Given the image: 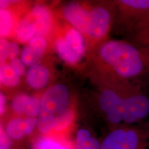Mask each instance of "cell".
<instances>
[{"instance_id": "cell-1", "label": "cell", "mask_w": 149, "mask_h": 149, "mask_svg": "<svg viewBox=\"0 0 149 149\" xmlns=\"http://www.w3.org/2000/svg\"><path fill=\"white\" fill-rule=\"evenodd\" d=\"M100 55L123 78L139 75L146 65L142 52L127 42L111 41L106 43L100 49Z\"/></svg>"}, {"instance_id": "cell-2", "label": "cell", "mask_w": 149, "mask_h": 149, "mask_svg": "<svg viewBox=\"0 0 149 149\" xmlns=\"http://www.w3.org/2000/svg\"><path fill=\"white\" fill-rule=\"evenodd\" d=\"M69 102L68 89L63 84L51 86L43 95L37 127L40 132L47 133L55 128L56 117L67 109Z\"/></svg>"}, {"instance_id": "cell-3", "label": "cell", "mask_w": 149, "mask_h": 149, "mask_svg": "<svg viewBox=\"0 0 149 149\" xmlns=\"http://www.w3.org/2000/svg\"><path fill=\"white\" fill-rule=\"evenodd\" d=\"M55 48L59 57L70 64L78 62L84 53V38L79 31L70 29L66 35L56 42Z\"/></svg>"}, {"instance_id": "cell-4", "label": "cell", "mask_w": 149, "mask_h": 149, "mask_svg": "<svg viewBox=\"0 0 149 149\" xmlns=\"http://www.w3.org/2000/svg\"><path fill=\"white\" fill-rule=\"evenodd\" d=\"M100 149H144L141 133L133 128H119L104 139Z\"/></svg>"}, {"instance_id": "cell-5", "label": "cell", "mask_w": 149, "mask_h": 149, "mask_svg": "<svg viewBox=\"0 0 149 149\" xmlns=\"http://www.w3.org/2000/svg\"><path fill=\"white\" fill-rule=\"evenodd\" d=\"M149 114V100L141 93H135L125 100L123 122L133 124L144 119Z\"/></svg>"}, {"instance_id": "cell-6", "label": "cell", "mask_w": 149, "mask_h": 149, "mask_svg": "<svg viewBox=\"0 0 149 149\" xmlns=\"http://www.w3.org/2000/svg\"><path fill=\"white\" fill-rule=\"evenodd\" d=\"M129 95L123 97L110 89L104 91L101 93L100 97V107L102 111L107 113L108 120L112 124H117L123 122L124 102Z\"/></svg>"}, {"instance_id": "cell-7", "label": "cell", "mask_w": 149, "mask_h": 149, "mask_svg": "<svg viewBox=\"0 0 149 149\" xmlns=\"http://www.w3.org/2000/svg\"><path fill=\"white\" fill-rule=\"evenodd\" d=\"M110 14L102 7L95 8L89 11V19L86 34L99 38L107 33L110 24Z\"/></svg>"}, {"instance_id": "cell-8", "label": "cell", "mask_w": 149, "mask_h": 149, "mask_svg": "<svg viewBox=\"0 0 149 149\" xmlns=\"http://www.w3.org/2000/svg\"><path fill=\"white\" fill-rule=\"evenodd\" d=\"M63 14L65 18L79 32L86 33L89 19V11L76 3L64 7Z\"/></svg>"}, {"instance_id": "cell-9", "label": "cell", "mask_w": 149, "mask_h": 149, "mask_svg": "<svg viewBox=\"0 0 149 149\" xmlns=\"http://www.w3.org/2000/svg\"><path fill=\"white\" fill-rule=\"evenodd\" d=\"M37 120L35 117L26 119L16 118L11 120L6 127V133L10 138L21 139L24 136L29 135L37 125Z\"/></svg>"}, {"instance_id": "cell-10", "label": "cell", "mask_w": 149, "mask_h": 149, "mask_svg": "<svg viewBox=\"0 0 149 149\" xmlns=\"http://www.w3.org/2000/svg\"><path fill=\"white\" fill-rule=\"evenodd\" d=\"M29 16L37 28L38 36L46 34L49 31L52 21L51 15L46 8L37 6L33 9Z\"/></svg>"}, {"instance_id": "cell-11", "label": "cell", "mask_w": 149, "mask_h": 149, "mask_svg": "<svg viewBox=\"0 0 149 149\" xmlns=\"http://www.w3.org/2000/svg\"><path fill=\"white\" fill-rule=\"evenodd\" d=\"M49 73L46 67L35 64L29 68L27 72V82L31 88L40 89L45 87L48 81Z\"/></svg>"}, {"instance_id": "cell-12", "label": "cell", "mask_w": 149, "mask_h": 149, "mask_svg": "<svg viewBox=\"0 0 149 149\" xmlns=\"http://www.w3.org/2000/svg\"><path fill=\"white\" fill-rule=\"evenodd\" d=\"M38 36L37 28L29 15L22 19L17 29V37L22 42H30L33 37Z\"/></svg>"}, {"instance_id": "cell-13", "label": "cell", "mask_w": 149, "mask_h": 149, "mask_svg": "<svg viewBox=\"0 0 149 149\" xmlns=\"http://www.w3.org/2000/svg\"><path fill=\"white\" fill-rule=\"evenodd\" d=\"M100 143L91 136L88 130L80 129L77 133V149H100Z\"/></svg>"}, {"instance_id": "cell-14", "label": "cell", "mask_w": 149, "mask_h": 149, "mask_svg": "<svg viewBox=\"0 0 149 149\" xmlns=\"http://www.w3.org/2000/svg\"><path fill=\"white\" fill-rule=\"evenodd\" d=\"M1 84L9 87L15 86L19 82V76L16 73L10 65H3L0 70Z\"/></svg>"}, {"instance_id": "cell-15", "label": "cell", "mask_w": 149, "mask_h": 149, "mask_svg": "<svg viewBox=\"0 0 149 149\" xmlns=\"http://www.w3.org/2000/svg\"><path fill=\"white\" fill-rule=\"evenodd\" d=\"M40 57L41 56L29 46H25L21 53V60L23 64L30 67L37 64V62L40 60Z\"/></svg>"}, {"instance_id": "cell-16", "label": "cell", "mask_w": 149, "mask_h": 149, "mask_svg": "<svg viewBox=\"0 0 149 149\" xmlns=\"http://www.w3.org/2000/svg\"><path fill=\"white\" fill-rule=\"evenodd\" d=\"M0 32L1 36L6 37L9 34L12 26L13 19L10 13L6 9L0 10Z\"/></svg>"}, {"instance_id": "cell-17", "label": "cell", "mask_w": 149, "mask_h": 149, "mask_svg": "<svg viewBox=\"0 0 149 149\" xmlns=\"http://www.w3.org/2000/svg\"><path fill=\"white\" fill-rule=\"evenodd\" d=\"M74 113L71 110L66 109L56 117V125L55 129L61 130L66 128L72 122Z\"/></svg>"}, {"instance_id": "cell-18", "label": "cell", "mask_w": 149, "mask_h": 149, "mask_svg": "<svg viewBox=\"0 0 149 149\" xmlns=\"http://www.w3.org/2000/svg\"><path fill=\"white\" fill-rule=\"evenodd\" d=\"M31 97L26 94H19L15 96L12 102V108L13 111L18 114H22L25 111Z\"/></svg>"}, {"instance_id": "cell-19", "label": "cell", "mask_w": 149, "mask_h": 149, "mask_svg": "<svg viewBox=\"0 0 149 149\" xmlns=\"http://www.w3.org/2000/svg\"><path fill=\"white\" fill-rule=\"evenodd\" d=\"M29 46L42 57L44 51H46V47H47V44H46V40H44V37L37 36L33 37L32 40L30 41Z\"/></svg>"}, {"instance_id": "cell-20", "label": "cell", "mask_w": 149, "mask_h": 149, "mask_svg": "<svg viewBox=\"0 0 149 149\" xmlns=\"http://www.w3.org/2000/svg\"><path fill=\"white\" fill-rule=\"evenodd\" d=\"M40 111V102L37 98L32 97L29 100L24 113L29 117H35L38 116Z\"/></svg>"}, {"instance_id": "cell-21", "label": "cell", "mask_w": 149, "mask_h": 149, "mask_svg": "<svg viewBox=\"0 0 149 149\" xmlns=\"http://www.w3.org/2000/svg\"><path fill=\"white\" fill-rule=\"evenodd\" d=\"M36 149H68L57 141L50 139H42L37 142Z\"/></svg>"}, {"instance_id": "cell-22", "label": "cell", "mask_w": 149, "mask_h": 149, "mask_svg": "<svg viewBox=\"0 0 149 149\" xmlns=\"http://www.w3.org/2000/svg\"><path fill=\"white\" fill-rule=\"evenodd\" d=\"M137 28L139 31V35L140 40L145 44H149V15L139 24Z\"/></svg>"}, {"instance_id": "cell-23", "label": "cell", "mask_w": 149, "mask_h": 149, "mask_svg": "<svg viewBox=\"0 0 149 149\" xmlns=\"http://www.w3.org/2000/svg\"><path fill=\"white\" fill-rule=\"evenodd\" d=\"M10 66L13 68L16 73L18 74L19 76L24 75L26 72V68L24 66V64H23L22 60L19 59L15 58L10 60Z\"/></svg>"}, {"instance_id": "cell-24", "label": "cell", "mask_w": 149, "mask_h": 149, "mask_svg": "<svg viewBox=\"0 0 149 149\" xmlns=\"http://www.w3.org/2000/svg\"><path fill=\"white\" fill-rule=\"evenodd\" d=\"M0 149H8L10 146V139L8 134L1 126L0 130Z\"/></svg>"}, {"instance_id": "cell-25", "label": "cell", "mask_w": 149, "mask_h": 149, "mask_svg": "<svg viewBox=\"0 0 149 149\" xmlns=\"http://www.w3.org/2000/svg\"><path fill=\"white\" fill-rule=\"evenodd\" d=\"M9 43L5 39H1L0 42V57H1V62L2 63L8 58Z\"/></svg>"}, {"instance_id": "cell-26", "label": "cell", "mask_w": 149, "mask_h": 149, "mask_svg": "<svg viewBox=\"0 0 149 149\" xmlns=\"http://www.w3.org/2000/svg\"><path fill=\"white\" fill-rule=\"evenodd\" d=\"M19 54V46L16 43L10 42L8 45V58L10 60L17 58V56Z\"/></svg>"}, {"instance_id": "cell-27", "label": "cell", "mask_w": 149, "mask_h": 149, "mask_svg": "<svg viewBox=\"0 0 149 149\" xmlns=\"http://www.w3.org/2000/svg\"><path fill=\"white\" fill-rule=\"evenodd\" d=\"M5 104H6L5 97L2 93H1V94H0V113H1V114H3V113L4 112Z\"/></svg>"}, {"instance_id": "cell-28", "label": "cell", "mask_w": 149, "mask_h": 149, "mask_svg": "<svg viewBox=\"0 0 149 149\" xmlns=\"http://www.w3.org/2000/svg\"><path fill=\"white\" fill-rule=\"evenodd\" d=\"M0 5H1V9H5L6 8H7V7L8 6L9 4H10L11 2H13V1H2L1 0V1H0Z\"/></svg>"}]
</instances>
